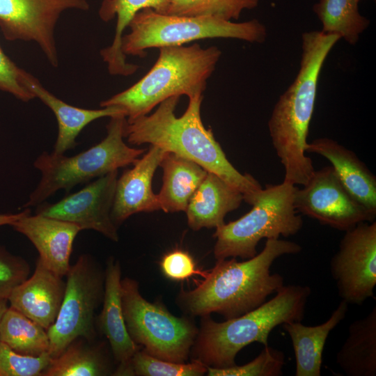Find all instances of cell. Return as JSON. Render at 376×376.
<instances>
[{"mask_svg": "<svg viewBox=\"0 0 376 376\" xmlns=\"http://www.w3.org/2000/svg\"><path fill=\"white\" fill-rule=\"evenodd\" d=\"M23 70L5 54L0 46V90L26 102L36 97L22 84Z\"/></svg>", "mask_w": 376, "mask_h": 376, "instance_id": "obj_34", "label": "cell"}, {"mask_svg": "<svg viewBox=\"0 0 376 376\" xmlns=\"http://www.w3.org/2000/svg\"><path fill=\"white\" fill-rule=\"evenodd\" d=\"M160 267L164 275L173 281H182L196 274L205 277L206 272H202L196 267L193 257L187 251L173 250L164 256Z\"/></svg>", "mask_w": 376, "mask_h": 376, "instance_id": "obj_35", "label": "cell"}, {"mask_svg": "<svg viewBox=\"0 0 376 376\" xmlns=\"http://www.w3.org/2000/svg\"><path fill=\"white\" fill-rule=\"evenodd\" d=\"M159 166L163 169V184L157 194L160 210L185 212L207 171L196 162L169 152H166Z\"/></svg>", "mask_w": 376, "mask_h": 376, "instance_id": "obj_24", "label": "cell"}, {"mask_svg": "<svg viewBox=\"0 0 376 376\" xmlns=\"http://www.w3.org/2000/svg\"><path fill=\"white\" fill-rule=\"evenodd\" d=\"M166 151L150 145L148 151L118 178L111 219L117 226L131 215L160 210L157 195L152 189L153 175Z\"/></svg>", "mask_w": 376, "mask_h": 376, "instance_id": "obj_16", "label": "cell"}, {"mask_svg": "<svg viewBox=\"0 0 376 376\" xmlns=\"http://www.w3.org/2000/svg\"><path fill=\"white\" fill-rule=\"evenodd\" d=\"M348 304L342 300L330 318L317 326L301 322L283 324L290 336L296 361L295 376H320L324 347L329 333L346 316Z\"/></svg>", "mask_w": 376, "mask_h": 376, "instance_id": "obj_22", "label": "cell"}, {"mask_svg": "<svg viewBox=\"0 0 376 376\" xmlns=\"http://www.w3.org/2000/svg\"><path fill=\"white\" fill-rule=\"evenodd\" d=\"M297 187L284 181L276 185H266L249 212L217 227L214 234L215 258H251L257 254L260 240L297 234L303 226L302 217L294 206Z\"/></svg>", "mask_w": 376, "mask_h": 376, "instance_id": "obj_8", "label": "cell"}, {"mask_svg": "<svg viewBox=\"0 0 376 376\" xmlns=\"http://www.w3.org/2000/svg\"><path fill=\"white\" fill-rule=\"evenodd\" d=\"M121 301L127 330L132 340L149 354L184 363L198 329L187 317H176L160 303H151L140 293L134 279H121Z\"/></svg>", "mask_w": 376, "mask_h": 376, "instance_id": "obj_9", "label": "cell"}, {"mask_svg": "<svg viewBox=\"0 0 376 376\" xmlns=\"http://www.w3.org/2000/svg\"><path fill=\"white\" fill-rule=\"evenodd\" d=\"M169 0H103L99 10L102 20L108 22L116 17L115 34L111 45L102 49L100 55L112 75L130 76L139 69L126 61L121 48L123 32L141 10L146 8L166 14Z\"/></svg>", "mask_w": 376, "mask_h": 376, "instance_id": "obj_23", "label": "cell"}, {"mask_svg": "<svg viewBox=\"0 0 376 376\" xmlns=\"http://www.w3.org/2000/svg\"><path fill=\"white\" fill-rule=\"evenodd\" d=\"M123 35L122 51L126 55L143 57L149 48L183 45L207 38H233L263 43L267 32L257 19L242 22L212 17H185L159 13L146 8L139 11Z\"/></svg>", "mask_w": 376, "mask_h": 376, "instance_id": "obj_7", "label": "cell"}, {"mask_svg": "<svg viewBox=\"0 0 376 376\" xmlns=\"http://www.w3.org/2000/svg\"><path fill=\"white\" fill-rule=\"evenodd\" d=\"M126 124L125 114L110 117L106 137L74 156L42 152L33 162L41 174L40 179L22 207L37 206L58 190L68 191L77 185L133 164L146 150L125 143Z\"/></svg>", "mask_w": 376, "mask_h": 376, "instance_id": "obj_6", "label": "cell"}, {"mask_svg": "<svg viewBox=\"0 0 376 376\" xmlns=\"http://www.w3.org/2000/svg\"><path fill=\"white\" fill-rule=\"evenodd\" d=\"M0 341L17 353L32 357L48 352L49 347L47 330L10 306L0 320Z\"/></svg>", "mask_w": 376, "mask_h": 376, "instance_id": "obj_28", "label": "cell"}, {"mask_svg": "<svg viewBox=\"0 0 376 376\" xmlns=\"http://www.w3.org/2000/svg\"><path fill=\"white\" fill-rule=\"evenodd\" d=\"M360 0H319L313 11L322 24L324 33L336 34L354 45L369 26L370 20L359 11Z\"/></svg>", "mask_w": 376, "mask_h": 376, "instance_id": "obj_27", "label": "cell"}, {"mask_svg": "<svg viewBox=\"0 0 376 376\" xmlns=\"http://www.w3.org/2000/svg\"><path fill=\"white\" fill-rule=\"evenodd\" d=\"M65 276V290L58 314L47 330L48 352L52 358L77 338L89 341L95 339V312L102 303L104 293L105 271L88 254L79 256Z\"/></svg>", "mask_w": 376, "mask_h": 376, "instance_id": "obj_10", "label": "cell"}, {"mask_svg": "<svg viewBox=\"0 0 376 376\" xmlns=\"http://www.w3.org/2000/svg\"><path fill=\"white\" fill-rule=\"evenodd\" d=\"M301 251L296 242L267 239L263 251L251 258L217 260L196 288L180 291L178 304L191 316L217 313L226 320L238 317L260 306L284 285L281 275L271 273L274 262L283 255Z\"/></svg>", "mask_w": 376, "mask_h": 376, "instance_id": "obj_1", "label": "cell"}, {"mask_svg": "<svg viewBox=\"0 0 376 376\" xmlns=\"http://www.w3.org/2000/svg\"><path fill=\"white\" fill-rule=\"evenodd\" d=\"M102 308L95 327L109 341L113 357L118 363L113 375H132L131 361L140 346L127 330L121 301V267L113 258L107 262Z\"/></svg>", "mask_w": 376, "mask_h": 376, "instance_id": "obj_15", "label": "cell"}, {"mask_svg": "<svg viewBox=\"0 0 376 376\" xmlns=\"http://www.w3.org/2000/svg\"><path fill=\"white\" fill-rule=\"evenodd\" d=\"M30 274V266L21 256L0 246V299H8L12 291Z\"/></svg>", "mask_w": 376, "mask_h": 376, "instance_id": "obj_33", "label": "cell"}, {"mask_svg": "<svg viewBox=\"0 0 376 376\" xmlns=\"http://www.w3.org/2000/svg\"><path fill=\"white\" fill-rule=\"evenodd\" d=\"M311 293L306 285H284L273 298L238 317L218 322L203 316L191 350L192 359L207 367L235 365L236 355L244 347L254 342L268 345L269 335L276 327L301 322Z\"/></svg>", "mask_w": 376, "mask_h": 376, "instance_id": "obj_4", "label": "cell"}, {"mask_svg": "<svg viewBox=\"0 0 376 376\" xmlns=\"http://www.w3.org/2000/svg\"><path fill=\"white\" fill-rule=\"evenodd\" d=\"M63 278L38 258L31 277L10 293L9 306L47 330L55 322L63 299L65 281Z\"/></svg>", "mask_w": 376, "mask_h": 376, "instance_id": "obj_18", "label": "cell"}, {"mask_svg": "<svg viewBox=\"0 0 376 376\" xmlns=\"http://www.w3.org/2000/svg\"><path fill=\"white\" fill-rule=\"evenodd\" d=\"M31 210L29 207L25 208L23 211L16 214H0V226L3 225H11L13 222L20 219L21 217L30 214Z\"/></svg>", "mask_w": 376, "mask_h": 376, "instance_id": "obj_36", "label": "cell"}, {"mask_svg": "<svg viewBox=\"0 0 376 376\" xmlns=\"http://www.w3.org/2000/svg\"><path fill=\"white\" fill-rule=\"evenodd\" d=\"M88 8L87 0H0V29L7 40L35 42L57 67L54 31L60 15L69 9Z\"/></svg>", "mask_w": 376, "mask_h": 376, "instance_id": "obj_13", "label": "cell"}, {"mask_svg": "<svg viewBox=\"0 0 376 376\" xmlns=\"http://www.w3.org/2000/svg\"><path fill=\"white\" fill-rule=\"evenodd\" d=\"M84 338L72 341L52 359L42 376H104L113 375L112 367L102 346Z\"/></svg>", "mask_w": 376, "mask_h": 376, "instance_id": "obj_26", "label": "cell"}, {"mask_svg": "<svg viewBox=\"0 0 376 376\" xmlns=\"http://www.w3.org/2000/svg\"><path fill=\"white\" fill-rule=\"evenodd\" d=\"M118 178V170L100 176L56 203L42 202L36 214L76 224L81 230H95L118 242L117 226L111 216Z\"/></svg>", "mask_w": 376, "mask_h": 376, "instance_id": "obj_14", "label": "cell"}, {"mask_svg": "<svg viewBox=\"0 0 376 376\" xmlns=\"http://www.w3.org/2000/svg\"><path fill=\"white\" fill-rule=\"evenodd\" d=\"M52 359L49 352L38 357L21 354L0 341V376H42Z\"/></svg>", "mask_w": 376, "mask_h": 376, "instance_id": "obj_32", "label": "cell"}, {"mask_svg": "<svg viewBox=\"0 0 376 376\" xmlns=\"http://www.w3.org/2000/svg\"><path fill=\"white\" fill-rule=\"evenodd\" d=\"M294 206L297 212L343 231L376 217L350 194L331 166L315 170L302 188L297 187Z\"/></svg>", "mask_w": 376, "mask_h": 376, "instance_id": "obj_12", "label": "cell"}, {"mask_svg": "<svg viewBox=\"0 0 376 376\" xmlns=\"http://www.w3.org/2000/svg\"><path fill=\"white\" fill-rule=\"evenodd\" d=\"M8 299H0V320L8 306Z\"/></svg>", "mask_w": 376, "mask_h": 376, "instance_id": "obj_37", "label": "cell"}, {"mask_svg": "<svg viewBox=\"0 0 376 376\" xmlns=\"http://www.w3.org/2000/svg\"><path fill=\"white\" fill-rule=\"evenodd\" d=\"M339 297L348 304L374 297L376 285V222H361L345 231L330 261Z\"/></svg>", "mask_w": 376, "mask_h": 376, "instance_id": "obj_11", "label": "cell"}, {"mask_svg": "<svg viewBox=\"0 0 376 376\" xmlns=\"http://www.w3.org/2000/svg\"><path fill=\"white\" fill-rule=\"evenodd\" d=\"M10 226L33 244L45 267L62 277L66 276L74 240L81 230L77 225L30 213Z\"/></svg>", "mask_w": 376, "mask_h": 376, "instance_id": "obj_17", "label": "cell"}, {"mask_svg": "<svg viewBox=\"0 0 376 376\" xmlns=\"http://www.w3.org/2000/svg\"><path fill=\"white\" fill-rule=\"evenodd\" d=\"M336 363L347 376L376 375V306L350 324Z\"/></svg>", "mask_w": 376, "mask_h": 376, "instance_id": "obj_25", "label": "cell"}, {"mask_svg": "<svg viewBox=\"0 0 376 376\" xmlns=\"http://www.w3.org/2000/svg\"><path fill=\"white\" fill-rule=\"evenodd\" d=\"M243 194L216 174L207 172L189 201L185 210L189 226L194 230L223 225L225 216L237 209Z\"/></svg>", "mask_w": 376, "mask_h": 376, "instance_id": "obj_21", "label": "cell"}, {"mask_svg": "<svg viewBox=\"0 0 376 376\" xmlns=\"http://www.w3.org/2000/svg\"><path fill=\"white\" fill-rule=\"evenodd\" d=\"M180 97H171L158 104L156 111L127 120L125 138L132 145L150 143L166 152L193 161L239 190L252 205L263 189L251 175L238 171L227 159L211 129H205L201 116L203 95L189 98L185 113L176 117Z\"/></svg>", "mask_w": 376, "mask_h": 376, "instance_id": "obj_2", "label": "cell"}, {"mask_svg": "<svg viewBox=\"0 0 376 376\" xmlns=\"http://www.w3.org/2000/svg\"><path fill=\"white\" fill-rule=\"evenodd\" d=\"M306 152L326 158L350 194L376 215V177L353 151L332 139L322 137L307 143Z\"/></svg>", "mask_w": 376, "mask_h": 376, "instance_id": "obj_20", "label": "cell"}, {"mask_svg": "<svg viewBox=\"0 0 376 376\" xmlns=\"http://www.w3.org/2000/svg\"><path fill=\"white\" fill-rule=\"evenodd\" d=\"M22 81L35 97L48 107L56 116L58 134L53 152L56 154H64L74 148L77 144L76 139L79 133L94 120L118 114L126 116L123 109L116 106L87 109L69 104L47 90L37 78L24 70L22 71Z\"/></svg>", "mask_w": 376, "mask_h": 376, "instance_id": "obj_19", "label": "cell"}, {"mask_svg": "<svg viewBox=\"0 0 376 376\" xmlns=\"http://www.w3.org/2000/svg\"><path fill=\"white\" fill-rule=\"evenodd\" d=\"M158 49V58L148 72L130 88L101 102V107H118L131 121L171 97L203 95L221 51L216 46L203 48L198 43Z\"/></svg>", "mask_w": 376, "mask_h": 376, "instance_id": "obj_5", "label": "cell"}, {"mask_svg": "<svg viewBox=\"0 0 376 376\" xmlns=\"http://www.w3.org/2000/svg\"><path fill=\"white\" fill-rule=\"evenodd\" d=\"M207 366L197 359L189 363H176L155 357L143 349L137 351L131 361L132 375L141 376H201Z\"/></svg>", "mask_w": 376, "mask_h": 376, "instance_id": "obj_30", "label": "cell"}, {"mask_svg": "<svg viewBox=\"0 0 376 376\" xmlns=\"http://www.w3.org/2000/svg\"><path fill=\"white\" fill-rule=\"evenodd\" d=\"M336 34L311 31L301 35V55L294 81L279 97L268 121L272 146L284 171V182L305 185L315 169L306 146L321 69L334 45Z\"/></svg>", "mask_w": 376, "mask_h": 376, "instance_id": "obj_3", "label": "cell"}, {"mask_svg": "<svg viewBox=\"0 0 376 376\" xmlns=\"http://www.w3.org/2000/svg\"><path fill=\"white\" fill-rule=\"evenodd\" d=\"M258 3V0H169L166 15L232 21L238 19L244 10L257 8Z\"/></svg>", "mask_w": 376, "mask_h": 376, "instance_id": "obj_29", "label": "cell"}, {"mask_svg": "<svg viewBox=\"0 0 376 376\" xmlns=\"http://www.w3.org/2000/svg\"><path fill=\"white\" fill-rule=\"evenodd\" d=\"M284 364L283 352L266 345L254 359L244 365L207 367L206 373L209 376H281Z\"/></svg>", "mask_w": 376, "mask_h": 376, "instance_id": "obj_31", "label": "cell"}]
</instances>
